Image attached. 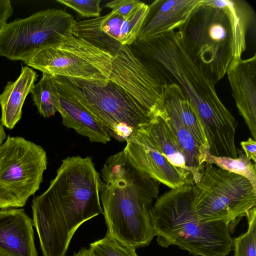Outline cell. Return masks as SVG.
Segmentation results:
<instances>
[{
    "mask_svg": "<svg viewBox=\"0 0 256 256\" xmlns=\"http://www.w3.org/2000/svg\"><path fill=\"white\" fill-rule=\"evenodd\" d=\"M31 68L53 76L92 82H112L132 95L151 114L164 106L166 78L154 66L116 42L109 50L72 34L44 48L30 60Z\"/></svg>",
    "mask_w": 256,
    "mask_h": 256,
    "instance_id": "obj_1",
    "label": "cell"
},
{
    "mask_svg": "<svg viewBox=\"0 0 256 256\" xmlns=\"http://www.w3.org/2000/svg\"><path fill=\"white\" fill-rule=\"evenodd\" d=\"M101 184L91 157L68 156L62 160L48 188L32 201L33 226L42 256H65L79 226L104 214Z\"/></svg>",
    "mask_w": 256,
    "mask_h": 256,
    "instance_id": "obj_2",
    "label": "cell"
},
{
    "mask_svg": "<svg viewBox=\"0 0 256 256\" xmlns=\"http://www.w3.org/2000/svg\"><path fill=\"white\" fill-rule=\"evenodd\" d=\"M102 174L106 234L135 249L148 246L155 236L150 210L160 183L136 168L123 150L106 160Z\"/></svg>",
    "mask_w": 256,
    "mask_h": 256,
    "instance_id": "obj_3",
    "label": "cell"
},
{
    "mask_svg": "<svg viewBox=\"0 0 256 256\" xmlns=\"http://www.w3.org/2000/svg\"><path fill=\"white\" fill-rule=\"evenodd\" d=\"M194 184L171 189L156 200L150 216L162 247L175 245L193 256H226L233 248L228 224L200 220L194 206Z\"/></svg>",
    "mask_w": 256,
    "mask_h": 256,
    "instance_id": "obj_4",
    "label": "cell"
},
{
    "mask_svg": "<svg viewBox=\"0 0 256 256\" xmlns=\"http://www.w3.org/2000/svg\"><path fill=\"white\" fill-rule=\"evenodd\" d=\"M52 76L58 88L90 112L109 136L120 142L126 141L153 116L132 95L112 82H92Z\"/></svg>",
    "mask_w": 256,
    "mask_h": 256,
    "instance_id": "obj_5",
    "label": "cell"
},
{
    "mask_svg": "<svg viewBox=\"0 0 256 256\" xmlns=\"http://www.w3.org/2000/svg\"><path fill=\"white\" fill-rule=\"evenodd\" d=\"M187 54L216 84L232 59V35L226 11L206 2L196 8L176 31Z\"/></svg>",
    "mask_w": 256,
    "mask_h": 256,
    "instance_id": "obj_6",
    "label": "cell"
},
{
    "mask_svg": "<svg viewBox=\"0 0 256 256\" xmlns=\"http://www.w3.org/2000/svg\"><path fill=\"white\" fill-rule=\"evenodd\" d=\"M256 205V190L244 177L206 163L194 184V208L198 218L226 222L233 232L241 218Z\"/></svg>",
    "mask_w": 256,
    "mask_h": 256,
    "instance_id": "obj_7",
    "label": "cell"
},
{
    "mask_svg": "<svg viewBox=\"0 0 256 256\" xmlns=\"http://www.w3.org/2000/svg\"><path fill=\"white\" fill-rule=\"evenodd\" d=\"M46 166L42 147L9 136L0 146V208L24 206L38 190Z\"/></svg>",
    "mask_w": 256,
    "mask_h": 256,
    "instance_id": "obj_8",
    "label": "cell"
},
{
    "mask_svg": "<svg viewBox=\"0 0 256 256\" xmlns=\"http://www.w3.org/2000/svg\"><path fill=\"white\" fill-rule=\"evenodd\" d=\"M76 22L71 14L55 8L6 22L0 28V55L25 62L40 50L72 34Z\"/></svg>",
    "mask_w": 256,
    "mask_h": 256,
    "instance_id": "obj_9",
    "label": "cell"
},
{
    "mask_svg": "<svg viewBox=\"0 0 256 256\" xmlns=\"http://www.w3.org/2000/svg\"><path fill=\"white\" fill-rule=\"evenodd\" d=\"M123 150L128 158L140 170L170 189L194 184L190 172L172 164L162 154L132 134Z\"/></svg>",
    "mask_w": 256,
    "mask_h": 256,
    "instance_id": "obj_10",
    "label": "cell"
},
{
    "mask_svg": "<svg viewBox=\"0 0 256 256\" xmlns=\"http://www.w3.org/2000/svg\"><path fill=\"white\" fill-rule=\"evenodd\" d=\"M204 0H156L148 10L137 38L148 39L181 27Z\"/></svg>",
    "mask_w": 256,
    "mask_h": 256,
    "instance_id": "obj_11",
    "label": "cell"
},
{
    "mask_svg": "<svg viewBox=\"0 0 256 256\" xmlns=\"http://www.w3.org/2000/svg\"><path fill=\"white\" fill-rule=\"evenodd\" d=\"M33 226L24 209H1L0 252L6 256H38Z\"/></svg>",
    "mask_w": 256,
    "mask_h": 256,
    "instance_id": "obj_12",
    "label": "cell"
},
{
    "mask_svg": "<svg viewBox=\"0 0 256 256\" xmlns=\"http://www.w3.org/2000/svg\"><path fill=\"white\" fill-rule=\"evenodd\" d=\"M232 94L240 114L256 139V56L240 59L226 72Z\"/></svg>",
    "mask_w": 256,
    "mask_h": 256,
    "instance_id": "obj_13",
    "label": "cell"
},
{
    "mask_svg": "<svg viewBox=\"0 0 256 256\" xmlns=\"http://www.w3.org/2000/svg\"><path fill=\"white\" fill-rule=\"evenodd\" d=\"M166 116V110L154 115L132 134L164 155L175 166L188 171L185 157Z\"/></svg>",
    "mask_w": 256,
    "mask_h": 256,
    "instance_id": "obj_14",
    "label": "cell"
},
{
    "mask_svg": "<svg viewBox=\"0 0 256 256\" xmlns=\"http://www.w3.org/2000/svg\"><path fill=\"white\" fill-rule=\"evenodd\" d=\"M56 86L59 96L58 112L62 116V124L88 137L91 142L105 144L110 142V136L102 124L72 96Z\"/></svg>",
    "mask_w": 256,
    "mask_h": 256,
    "instance_id": "obj_15",
    "label": "cell"
},
{
    "mask_svg": "<svg viewBox=\"0 0 256 256\" xmlns=\"http://www.w3.org/2000/svg\"><path fill=\"white\" fill-rule=\"evenodd\" d=\"M38 77L34 70L26 66L22 67L19 76L14 82L7 83L0 94V122L2 126L12 130L21 119L26 98L30 93Z\"/></svg>",
    "mask_w": 256,
    "mask_h": 256,
    "instance_id": "obj_16",
    "label": "cell"
},
{
    "mask_svg": "<svg viewBox=\"0 0 256 256\" xmlns=\"http://www.w3.org/2000/svg\"><path fill=\"white\" fill-rule=\"evenodd\" d=\"M164 106L167 112L175 116L192 133L198 144L209 151V146L200 118L180 86L174 82L163 87Z\"/></svg>",
    "mask_w": 256,
    "mask_h": 256,
    "instance_id": "obj_17",
    "label": "cell"
},
{
    "mask_svg": "<svg viewBox=\"0 0 256 256\" xmlns=\"http://www.w3.org/2000/svg\"><path fill=\"white\" fill-rule=\"evenodd\" d=\"M206 2L224 9L228 16L232 35L233 59L230 65L234 64L242 59L246 50V38L254 22V12L250 6L242 0H206Z\"/></svg>",
    "mask_w": 256,
    "mask_h": 256,
    "instance_id": "obj_18",
    "label": "cell"
},
{
    "mask_svg": "<svg viewBox=\"0 0 256 256\" xmlns=\"http://www.w3.org/2000/svg\"><path fill=\"white\" fill-rule=\"evenodd\" d=\"M166 112V120L175 134L180 149L185 157L188 171L196 184L201 180L206 154L209 151L198 144L192 133L175 116Z\"/></svg>",
    "mask_w": 256,
    "mask_h": 256,
    "instance_id": "obj_19",
    "label": "cell"
},
{
    "mask_svg": "<svg viewBox=\"0 0 256 256\" xmlns=\"http://www.w3.org/2000/svg\"><path fill=\"white\" fill-rule=\"evenodd\" d=\"M34 105L45 118L54 116L60 108L59 96L52 74L42 72L40 80L30 92Z\"/></svg>",
    "mask_w": 256,
    "mask_h": 256,
    "instance_id": "obj_20",
    "label": "cell"
},
{
    "mask_svg": "<svg viewBox=\"0 0 256 256\" xmlns=\"http://www.w3.org/2000/svg\"><path fill=\"white\" fill-rule=\"evenodd\" d=\"M237 158L216 156L209 152L206 154V163L212 164L227 171L246 178L256 190V165L248 160L241 150H236Z\"/></svg>",
    "mask_w": 256,
    "mask_h": 256,
    "instance_id": "obj_21",
    "label": "cell"
},
{
    "mask_svg": "<svg viewBox=\"0 0 256 256\" xmlns=\"http://www.w3.org/2000/svg\"><path fill=\"white\" fill-rule=\"evenodd\" d=\"M148 7V4L141 2L124 18L118 40L122 45L130 46L138 38Z\"/></svg>",
    "mask_w": 256,
    "mask_h": 256,
    "instance_id": "obj_22",
    "label": "cell"
},
{
    "mask_svg": "<svg viewBox=\"0 0 256 256\" xmlns=\"http://www.w3.org/2000/svg\"><path fill=\"white\" fill-rule=\"evenodd\" d=\"M89 250L92 256H138L134 247L106 234L91 243Z\"/></svg>",
    "mask_w": 256,
    "mask_h": 256,
    "instance_id": "obj_23",
    "label": "cell"
},
{
    "mask_svg": "<svg viewBox=\"0 0 256 256\" xmlns=\"http://www.w3.org/2000/svg\"><path fill=\"white\" fill-rule=\"evenodd\" d=\"M248 222L246 232L233 239L234 256H256V208L250 209L246 214Z\"/></svg>",
    "mask_w": 256,
    "mask_h": 256,
    "instance_id": "obj_24",
    "label": "cell"
},
{
    "mask_svg": "<svg viewBox=\"0 0 256 256\" xmlns=\"http://www.w3.org/2000/svg\"><path fill=\"white\" fill-rule=\"evenodd\" d=\"M76 11L84 18H98L100 17L102 8L100 6L101 0H56Z\"/></svg>",
    "mask_w": 256,
    "mask_h": 256,
    "instance_id": "obj_25",
    "label": "cell"
},
{
    "mask_svg": "<svg viewBox=\"0 0 256 256\" xmlns=\"http://www.w3.org/2000/svg\"><path fill=\"white\" fill-rule=\"evenodd\" d=\"M124 20V17L112 11L106 15L100 16V29L118 42L120 28Z\"/></svg>",
    "mask_w": 256,
    "mask_h": 256,
    "instance_id": "obj_26",
    "label": "cell"
},
{
    "mask_svg": "<svg viewBox=\"0 0 256 256\" xmlns=\"http://www.w3.org/2000/svg\"><path fill=\"white\" fill-rule=\"evenodd\" d=\"M140 2L138 0H114L108 2L105 6L125 18Z\"/></svg>",
    "mask_w": 256,
    "mask_h": 256,
    "instance_id": "obj_27",
    "label": "cell"
},
{
    "mask_svg": "<svg viewBox=\"0 0 256 256\" xmlns=\"http://www.w3.org/2000/svg\"><path fill=\"white\" fill-rule=\"evenodd\" d=\"M240 146L244 152L246 158L252 160L254 164L256 162V142L251 138L247 140L242 141Z\"/></svg>",
    "mask_w": 256,
    "mask_h": 256,
    "instance_id": "obj_28",
    "label": "cell"
},
{
    "mask_svg": "<svg viewBox=\"0 0 256 256\" xmlns=\"http://www.w3.org/2000/svg\"><path fill=\"white\" fill-rule=\"evenodd\" d=\"M13 8L10 0H0V28L7 22L13 14Z\"/></svg>",
    "mask_w": 256,
    "mask_h": 256,
    "instance_id": "obj_29",
    "label": "cell"
},
{
    "mask_svg": "<svg viewBox=\"0 0 256 256\" xmlns=\"http://www.w3.org/2000/svg\"><path fill=\"white\" fill-rule=\"evenodd\" d=\"M72 256H92L89 248H81L78 252L74 253Z\"/></svg>",
    "mask_w": 256,
    "mask_h": 256,
    "instance_id": "obj_30",
    "label": "cell"
},
{
    "mask_svg": "<svg viewBox=\"0 0 256 256\" xmlns=\"http://www.w3.org/2000/svg\"><path fill=\"white\" fill-rule=\"evenodd\" d=\"M6 138V134L4 132V127L0 122V146L2 144Z\"/></svg>",
    "mask_w": 256,
    "mask_h": 256,
    "instance_id": "obj_31",
    "label": "cell"
},
{
    "mask_svg": "<svg viewBox=\"0 0 256 256\" xmlns=\"http://www.w3.org/2000/svg\"><path fill=\"white\" fill-rule=\"evenodd\" d=\"M0 256H6L4 255V254H2V253L0 252Z\"/></svg>",
    "mask_w": 256,
    "mask_h": 256,
    "instance_id": "obj_32",
    "label": "cell"
}]
</instances>
